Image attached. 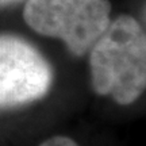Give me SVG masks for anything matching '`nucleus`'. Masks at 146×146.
Masks as SVG:
<instances>
[{
  "instance_id": "nucleus-5",
  "label": "nucleus",
  "mask_w": 146,
  "mask_h": 146,
  "mask_svg": "<svg viewBox=\"0 0 146 146\" xmlns=\"http://www.w3.org/2000/svg\"><path fill=\"white\" fill-rule=\"evenodd\" d=\"M10 1H14V0H0V4H5V3H10Z\"/></svg>"
},
{
  "instance_id": "nucleus-3",
  "label": "nucleus",
  "mask_w": 146,
  "mask_h": 146,
  "mask_svg": "<svg viewBox=\"0 0 146 146\" xmlns=\"http://www.w3.org/2000/svg\"><path fill=\"white\" fill-rule=\"evenodd\" d=\"M53 81L50 64L30 42L0 34V110L42 99Z\"/></svg>"
},
{
  "instance_id": "nucleus-2",
  "label": "nucleus",
  "mask_w": 146,
  "mask_h": 146,
  "mask_svg": "<svg viewBox=\"0 0 146 146\" xmlns=\"http://www.w3.org/2000/svg\"><path fill=\"white\" fill-rule=\"evenodd\" d=\"M108 0H27L23 19L35 33L57 38L83 56L110 25Z\"/></svg>"
},
{
  "instance_id": "nucleus-4",
  "label": "nucleus",
  "mask_w": 146,
  "mask_h": 146,
  "mask_svg": "<svg viewBox=\"0 0 146 146\" xmlns=\"http://www.w3.org/2000/svg\"><path fill=\"white\" fill-rule=\"evenodd\" d=\"M39 146H78V145L77 142L73 141L72 138H68V137L64 135H56L46 139V141H43Z\"/></svg>"
},
{
  "instance_id": "nucleus-1",
  "label": "nucleus",
  "mask_w": 146,
  "mask_h": 146,
  "mask_svg": "<svg viewBox=\"0 0 146 146\" xmlns=\"http://www.w3.org/2000/svg\"><path fill=\"white\" fill-rule=\"evenodd\" d=\"M91 84L98 95L129 106L146 91V33L130 15L110 22L91 47Z\"/></svg>"
}]
</instances>
